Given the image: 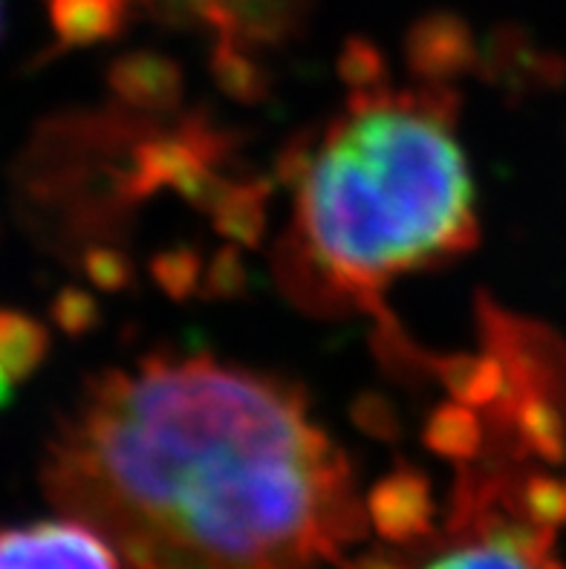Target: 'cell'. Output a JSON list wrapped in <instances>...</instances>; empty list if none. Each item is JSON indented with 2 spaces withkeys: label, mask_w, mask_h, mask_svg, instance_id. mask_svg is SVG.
I'll return each mask as SVG.
<instances>
[{
  "label": "cell",
  "mask_w": 566,
  "mask_h": 569,
  "mask_svg": "<svg viewBox=\"0 0 566 569\" xmlns=\"http://www.w3.org/2000/svg\"><path fill=\"white\" fill-rule=\"evenodd\" d=\"M128 7L130 0H50V18L61 41L87 43L113 36Z\"/></svg>",
  "instance_id": "5"
},
{
  "label": "cell",
  "mask_w": 566,
  "mask_h": 569,
  "mask_svg": "<svg viewBox=\"0 0 566 569\" xmlns=\"http://www.w3.org/2000/svg\"><path fill=\"white\" fill-rule=\"evenodd\" d=\"M0 569H122V563L81 520H41L0 529Z\"/></svg>",
  "instance_id": "4"
},
{
  "label": "cell",
  "mask_w": 566,
  "mask_h": 569,
  "mask_svg": "<svg viewBox=\"0 0 566 569\" xmlns=\"http://www.w3.org/2000/svg\"><path fill=\"white\" fill-rule=\"evenodd\" d=\"M474 238L466 151L445 101L425 90L356 96L295 182L292 263L309 289L341 301H374Z\"/></svg>",
  "instance_id": "2"
},
{
  "label": "cell",
  "mask_w": 566,
  "mask_h": 569,
  "mask_svg": "<svg viewBox=\"0 0 566 569\" xmlns=\"http://www.w3.org/2000/svg\"><path fill=\"white\" fill-rule=\"evenodd\" d=\"M47 350V332L21 312L0 310V370L18 382L36 370Z\"/></svg>",
  "instance_id": "7"
},
{
  "label": "cell",
  "mask_w": 566,
  "mask_h": 569,
  "mask_svg": "<svg viewBox=\"0 0 566 569\" xmlns=\"http://www.w3.org/2000/svg\"><path fill=\"white\" fill-rule=\"evenodd\" d=\"M266 3H269V7H272L275 12H280V7H284V0H266Z\"/></svg>",
  "instance_id": "9"
},
{
  "label": "cell",
  "mask_w": 566,
  "mask_h": 569,
  "mask_svg": "<svg viewBox=\"0 0 566 569\" xmlns=\"http://www.w3.org/2000/svg\"><path fill=\"white\" fill-rule=\"evenodd\" d=\"M47 483L125 569H318L365 535L350 466L304 399L197 356L105 376Z\"/></svg>",
  "instance_id": "1"
},
{
  "label": "cell",
  "mask_w": 566,
  "mask_h": 569,
  "mask_svg": "<svg viewBox=\"0 0 566 569\" xmlns=\"http://www.w3.org/2000/svg\"><path fill=\"white\" fill-rule=\"evenodd\" d=\"M0 32H3V7H0Z\"/></svg>",
  "instance_id": "10"
},
{
  "label": "cell",
  "mask_w": 566,
  "mask_h": 569,
  "mask_svg": "<svg viewBox=\"0 0 566 569\" xmlns=\"http://www.w3.org/2000/svg\"><path fill=\"white\" fill-rule=\"evenodd\" d=\"M171 3L186 7L193 18L217 29L226 43L249 32H264L275 21V12L266 0H171Z\"/></svg>",
  "instance_id": "6"
},
{
  "label": "cell",
  "mask_w": 566,
  "mask_h": 569,
  "mask_svg": "<svg viewBox=\"0 0 566 569\" xmlns=\"http://www.w3.org/2000/svg\"><path fill=\"white\" fill-rule=\"evenodd\" d=\"M471 480L454 506L448 538L419 569H560L553 549L555 527L566 523V486L553 477Z\"/></svg>",
  "instance_id": "3"
},
{
  "label": "cell",
  "mask_w": 566,
  "mask_h": 569,
  "mask_svg": "<svg viewBox=\"0 0 566 569\" xmlns=\"http://www.w3.org/2000/svg\"><path fill=\"white\" fill-rule=\"evenodd\" d=\"M9 388H12V379H9V376L0 370V408L9 402V397H12V390Z\"/></svg>",
  "instance_id": "8"
}]
</instances>
